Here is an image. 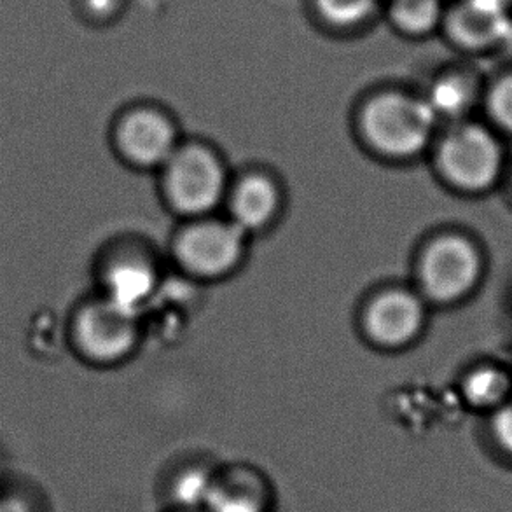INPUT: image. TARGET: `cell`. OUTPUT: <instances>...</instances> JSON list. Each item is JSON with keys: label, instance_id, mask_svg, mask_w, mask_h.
<instances>
[{"label": "cell", "instance_id": "cell-13", "mask_svg": "<svg viewBox=\"0 0 512 512\" xmlns=\"http://www.w3.org/2000/svg\"><path fill=\"white\" fill-rule=\"evenodd\" d=\"M444 0H385L383 18L406 39H425L441 32Z\"/></svg>", "mask_w": 512, "mask_h": 512}, {"label": "cell", "instance_id": "cell-10", "mask_svg": "<svg viewBox=\"0 0 512 512\" xmlns=\"http://www.w3.org/2000/svg\"><path fill=\"white\" fill-rule=\"evenodd\" d=\"M422 301L409 292H388L376 299L367 312V333L383 346L406 345L422 331Z\"/></svg>", "mask_w": 512, "mask_h": 512}, {"label": "cell", "instance_id": "cell-12", "mask_svg": "<svg viewBox=\"0 0 512 512\" xmlns=\"http://www.w3.org/2000/svg\"><path fill=\"white\" fill-rule=\"evenodd\" d=\"M154 291L156 275L142 261H119L104 273V298L133 315H139Z\"/></svg>", "mask_w": 512, "mask_h": 512}, {"label": "cell", "instance_id": "cell-4", "mask_svg": "<svg viewBox=\"0 0 512 512\" xmlns=\"http://www.w3.org/2000/svg\"><path fill=\"white\" fill-rule=\"evenodd\" d=\"M76 352L95 364H112L132 352L137 340V315L100 298L77 308L69 326Z\"/></svg>", "mask_w": 512, "mask_h": 512}, {"label": "cell", "instance_id": "cell-1", "mask_svg": "<svg viewBox=\"0 0 512 512\" xmlns=\"http://www.w3.org/2000/svg\"><path fill=\"white\" fill-rule=\"evenodd\" d=\"M360 126L378 153L409 160L429 146L437 119L425 98L406 91L385 90L364 104Z\"/></svg>", "mask_w": 512, "mask_h": 512}, {"label": "cell", "instance_id": "cell-17", "mask_svg": "<svg viewBox=\"0 0 512 512\" xmlns=\"http://www.w3.org/2000/svg\"><path fill=\"white\" fill-rule=\"evenodd\" d=\"M385 0H310L313 18L334 34H355L383 16Z\"/></svg>", "mask_w": 512, "mask_h": 512}, {"label": "cell", "instance_id": "cell-8", "mask_svg": "<svg viewBox=\"0 0 512 512\" xmlns=\"http://www.w3.org/2000/svg\"><path fill=\"white\" fill-rule=\"evenodd\" d=\"M118 144L140 167L167 165L175 151V130L167 116L154 109H135L119 121Z\"/></svg>", "mask_w": 512, "mask_h": 512}, {"label": "cell", "instance_id": "cell-9", "mask_svg": "<svg viewBox=\"0 0 512 512\" xmlns=\"http://www.w3.org/2000/svg\"><path fill=\"white\" fill-rule=\"evenodd\" d=\"M277 497L270 481L254 469H217L200 512H277Z\"/></svg>", "mask_w": 512, "mask_h": 512}, {"label": "cell", "instance_id": "cell-11", "mask_svg": "<svg viewBox=\"0 0 512 512\" xmlns=\"http://www.w3.org/2000/svg\"><path fill=\"white\" fill-rule=\"evenodd\" d=\"M483 93L485 88L478 74L469 69H450L434 79L423 98L437 121L444 119L450 123H460L479 102H483Z\"/></svg>", "mask_w": 512, "mask_h": 512}, {"label": "cell", "instance_id": "cell-24", "mask_svg": "<svg viewBox=\"0 0 512 512\" xmlns=\"http://www.w3.org/2000/svg\"><path fill=\"white\" fill-rule=\"evenodd\" d=\"M161 512H179V511H161Z\"/></svg>", "mask_w": 512, "mask_h": 512}, {"label": "cell", "instance_id": "cell-20", "mask_svg": "<svg viewBox=\"0 0 512 512\" xmlns=\"http://www.w3.org/2000/svg\"><path fill=\"white\" fill-rule=\"evenodd\" d=\"M490 436L500 455L512 460V399L502 408L493 411Z\"/></svg>", "mask_w": 512, "mask_h": 512}, {"label": "cell", "instance_id": "cell-7", "mask_svg": "<svg viewBox=\"0 0 512 512\" xmlns=\"http://www.w3.org/2000/svg\"><path fill=\"white\" fill-rule=\"evenodd\" d=\"M243 242L245 231L233 222H203L182 235L177 256L196 277H221L240 261Z\"/></svg>", "mask_w": 512, "mask_h": 512}, {"label": "cell", "instance_id": "cell-21", "mask_svg": "<svg viewBox=\"0 0 512 512\" xmlns=\"http://www.w3.org/2000/svg\"><path fill=\"white\" fill-rule=\"evenodd\" d=\"M0 512H32V507L16 493H0Z\"/></svg>", "mask_w": 512, "mask_h": 512}, {"label": "cell", "instance_id": "cell-6", "mask_svg": "<svg viewBox=\"0 0 512 512\" xmlns=\"http://www.w3.org/2000/svg\"><path fill=\"white\" fill-rule=\"evenodd\" d=\"M511 7L506 0H455L446 6L441 32L460 51L486 53L509 39Z\"/></svg>", "mask_w": 512, "mask_h": 512}, {"label": "cell", "instance_id": "cell-15", "mask_svg": "<svg viewBox=\"0 0 512 512\" xmlns=\"http://www.w3.org/2000/svg\"><path fill=\"white\" fill-rule=\"evenodd\" d=\"M277 207V189L270 180L264 177H249L236 187L231 198L233 224L245 233L261 229L273 219Z\"/></svg>", "mask_w": 512, "mask_h": 512}, {"label": "cell", "instance_id": "cell-22", "mask_svg": "<svg viewBox=\"0 0 512 512\" xmlns=\"http://www.w3.org/2000/svg\"><path fill=\"white\" fill-rule=\"evenodd\" d=\"M506 2H509V4L512 6V0H506Z\"/></svg>", "mask_w": 512, "mask_h": 512}, {"label": "cell", "instance_id": "cell-2", "mask_svg": "<svg viewBox=\"0 0 512 512\" xmlns=\"http://www.w3.org/2000/svg\"><path fill=\"white\" fill-rule=\"evenodd\" d=\"M506 153L497 133L479 123H455L437 149V168L457 191L483 194L497 186Z\"/></svg>", "mask_w": 512, "mask_h": 512}, {"label": "cell", "instance_id": "cell-18", "mask_svg": "<svg viewBox=\"0 0 512 512\" xmlns=\"http://www.w3.org/2000/svg\"><path fill=\"white\" fill-rule=\"evenodd\" d=\"M483 104L493 128L512 135V72L497 77L486 88Z\"/></svg>", "mask_w": 512, "mask_h": 512}, {"label": "cell", "instance_id": "cell-3", "mask_svg": "<svg viewBox=\"0 0 512 512\" xmlns=\"http://www.w3.org/2000/svg\"><path fill=\"white\" fill-rule=\"evenodd\" d=\"M485 275V256L469 236H439L423 252L420 285L430 301L453 305L469 298Z\"/></svg>", "mask_w": 512, "mask_h": 512}, {"label": "cell", "instance_id": "cell-23", "mask_svg": "<svg viewBox=\"0 0 512 512\" xmlns=\"http://www.w3.org/2000/svg\"><path fill=\"white\" fill-rule=\"evenodd\" d=\"M511 189H512V170H511Z\"/></svg>", "mask_w": 512, "mask_h": 512}, {"label": "cell", "instance_id": "cell-16", "mask_svg": "<svg viewBox=\"0 0 512 512\" xmlns=\"http://www.w3.org/2000/svg\"><path fill=\"white\" fill-rule=\"evenodd\" d=\"M214 467L189 465L161 485V511L200 512L214 481Z\"/></svg>", "mask_w": 512, "mask_h": 512}, {"label": "cell", "instance_id": "cell-19", "mask_svg": "<svg viewBox=\"0 0 512 512\" xmlns=\"http://www.w3.org/2000/svg\"><path fill=\"white\" fill-rule=\"evenodd\" d=\"M128 0H76V9L84 21L95 27H105L121 18Z\"/></svg>", "mask_w": 512, "mask_h": 512}, {"label": "cell", "instance_id": "cell-5", "mask_svg": "<svg viewBox=\"0 0 512 512\" xmlns=\"http://www.w3.org/2000/svg\"><path fill=\"white\" fill-rule=\"evenodd\" d=\"M165 167L168 198L180 212L207 214L221 201L224 173L212 154L198 147L177 149Z\"/></svg>", "mask_w": 512, "mask_h": 512}, {"label": "cell", "instance_id": "cell-14", "mask_svg": "<svg viewBox=\"0 0 512 512\" xmlns=\"http://www.w3.org/2000/svg\"><path fill=\"white\" fill-rule=\"evenodd\" d=\"M462 395L472 409L492 415L512 399L511 371L493 362L474 366L462 380Z\"/></svg>", "mask_w": 512, "mask_h": 512}]
</instances>
